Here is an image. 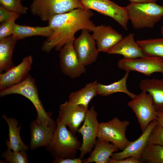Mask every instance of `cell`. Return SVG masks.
I'll use <instances>...</instances> for the list:
<instances>
[{"label":"cell","mask_w":163,"mask_h":163,"mask_svg":"<svg viewBox=\"0 0 163 163\" xmlns=\"http://www.w3.org/2000/svg\"><path fill=\"white\" fill-rule=\"evenodd\" d=\"M93 15L90 9L79 8L52 17L48 22L53 32L43 43L42 50L47 53L53 49L59 51L66 43L75 40L78 31L85 29L92 32L96 26L91 20Z\"/></svg>","instance_id":"6da1fadb"},{"label":"cell","mask_w":163,"mask_h":163,"mask_svg":"<svg viewBox=\"0 0 163 163\" xmlns=\"http://www.w3.org/2000/svg\"><path fill=\"white\" fill-rule=\"evenodd\" d=\"M12 94L22 95L31 102L36 109L37 115L35 120L38 123L56 127V122L51 117V113L46 111L39 98L34 78L29 74L21 82L0 90V97Z\"/></svg>","instance_id":"7a4b0ae2"},{"label":"cell","mask_w":163,"mask_h":163,"mask_svg":"<svg viewBox=\"0 0 163 163\" xmlns=\"http://www.w3.org/2000/svg\"><path fill=\"white\" fill-rule=\"evenodd\" d=\"M56 127L50 143L46 147L54 158H75L82 144L77 137L68 130L66 126L56 120Z\"/></svg>","instance_id":"3957f363"},{"label":"cell","mask_w":163,"mask_h":163,"mask_svg":"<svg viewBox=\"0 0 163 163\" xmlns=\"http://www.w3.org/2000/svg\"><path fill=\"white\" fill-rule=\"evenodd\" d=\"M126 7L134 29L152 28L163 16V6L156 2L130 3Z\"/></svg>","instance_id":"277c9868"},{"label":"cell","mask_w":163,"mask_h":163,"mask_svg":"<svg viewBox=\"0 0 163 163\" xmlns=\"http://www.w3.org/2000/svg\"><path fill=\"white\" fill-rule=\"evenodd\" d=\"M30 8L33 15L45 21L56 15L83 8L79 0H33Z\"/></svg>","instance_id":"5b68a950"},{"label":"cell","mask_w":163,"mask_h":163,"mask_svg":"<svg viewBox=\"0 0 163 163\" xmlns=\"http://www.w3.org/2000/svg\"><path fill=\"white\" fill-rule=\"evenodd\" d=\"M129 122L121 121L115 117L110 120L100 123L97 138L111 142L119 149L123 150L130 143L126 135Z\"/></svg>","instance_id":"8992f818"},{"label":"cell","mask_w":163,"mask_h":163,"mask_svg":"<svg viewBox=\"0 0 163 163\" xmlns=\"http://www.w3.org/2000/svg\"><path fill=\"white\" fill-rule=\"evenodd\" d=\"M83 8L93 10L113 19L126 30L129 21L127 8L110 0H79Z\"/></svg>","instance_id":"52a82bcc"},{"label":"cell","mask_w":163,"mask_h":163,"mask_svg":"<svg viewBox=\"0 0 163 163\" xmlns=\"http://www.w3.org/2000/svg\"><path fill=\"white\" fill-rule=\"evenodd\" d=\"M127 104L135 113L142 133L150 123L157 120V112L149 93L142 91Z\"/></svg>","instance_id":"ba28073f"},{"label":"cell","mask_w":163,"mask_h":163,"mask_svg":"<svg viewBox=\"0 0 163 163\" xmlns=\"http://www.w3.org/2000/svg\"><path fill=\"white\" fill-rule=\"evenodd\" d=\"M97 115L93 105L88 110L84 123L78 130V132L82 136V143L79 150L80 152L79 158L82 159L91 151L95 145L100 124Z\"/></svg>","instance_id":"9c48e42d"},{"label":"cell","mask_w":163,"mask_h":163,"mask_svg":"<svg viewBox=\"0 0 163 163\" xmlns=\"http://www.w3.org/2000/svg\"><path fill=\"white\" fill-rule=\"evenodd\" d=\"M117 66L126 72L136 71L148 76L157 72L163 75V59L158 57L144 56L133 59L123 58L118 60Z\"/></svg>","instance_id":"30bf717a"},{"label":"cell","mask_w":163,"mask_h":163,"mask_svg":"<svg viewBox=\"0 0 163 163\" xmlns=\"http://www.w3.org/2000/svg\"><path fill=\"white\" fill-rule=\"evenodd\" d=\"M73 41L65 44L59 50V54L61 71L72 78H77L86 72L85 66L80 61L75 52Z\"/></svg>","instance_id":"8fae6325"},{"label":"cell","mask_w":163,"mask_h":163,"mask_svg":"<svg viewBox=\"0 0 163 163\" xmlns=\"http://www.w3.org/2000/svg\"><path fill=\"white\" fill-rule=\"evenodd\" d=\"M89 32L86 29L82 30L80 35L73 41L74 48L78 59L85 66L95 62L99 52L96 41Z\"/></svg>","instance_id":"7c38bea8"},{"label":"cell","mask_w":163,"mask_h":163,"mask_svg":"<svg viewBox=\"0 0 163 163\" xmlns=\"http://www.w3.org/2000/svg\"><path fill=\"white\" fill-rule=\"evenodd\" d=\"M88 109L82 105L74 104L66 101L60 104L57 119L68 126L69 130L75 135Z\"/></svg>","instance_id":"4fadbf2b"},{"label":"cell","mask_w":163,"mask_h":163,"mask_svg":"<svg viewBox=\"0 0 163 163\" xmlns=\"http://www.w3.org/2000/svg\"><path fill=\"white\" fill-rule=\"evenodd\" d=\"M33 62L32 56L29 55L24 57L18 65L0 73V90L22 81L29 74Z\"/></svg>","instance_id":"5bb4252c"},{"label":"cell","mask_w":163,"mask_h":163,"mask_svg":"<svg viewBox=\"0 0 163 163\" xmlns=\"http://www.w3.org/2000/svg\"><path fill=\"white\" fill-rule=\"evenodd\" d=\"M158 124L156 120L152 121L137 139L133 142H131L121 152L113 153L111 158L115 160H119L132 157L140 161L141 154L147 144L149 134L153 128Z\"/></svg>","instance_id":"9a60e30c"},{"label":"cell","mask_w":163,"mask_h":163,"mask_svg":"<svg viewBox=\"0 0 163 163\" xmlns=\"http://www.w3.org/2000/svg\"><path fill=\"white\" fill-rule=\"evenodd\" d=\"M92 35L99 52L107 53L123 37L110 25H100L93 29Z\"/></svg>","instance_id":"2e32d148"},{"label":"cell","mask_w":163,"mask_h":163,"mask_svg":"<svg viewBox=\"0 0 163 163\" xmlns=\"http://www.w3.org/2000/svg\"><path fill=\"white\" fill-rule=\"evenodd\" d=\"M134 34L130 33L123 37L108 52L110 54L122 55L127 59H133L144 56L141 48L135 41Z\"/></svg>","instance_id":"e0dca14e"},{"label":"cell","mask_w":163,"mask_h":163,"mask_svg":"<svg viewBox=\"0 0 163 163\" xmlns=\"http://www.w3.org/2000/svg\"><path fill=\"white\" fill-rule=\"evenodd\" d=\"M56 127L40 124L35 120L32 121L30 123V150L48 145L53 138Z\"/></svg>","instance_id":"ac0fdd59"},{"label":"cell","mask_w":163,"mask_h":163,"mask_svg":"<svg viewBox=\"0 0 163 163\" xmlns=\"http://www.w3.org/2000/svg\"><path fill=\"white\" fill-rule=\"evenodd\" d=\"M139 87L142 91L150 94L156 111L163 112V79H142Z\"/></svg>","instance_id":"d6986e66"},{"label":"cell","mask_w":163,"mask_h":163,"mask_svg":"<svg viewBox=\"0 0 163 163\" xmlns=\"http://www.w3.org/2000/svg\"><path fill=\"white\" fill-rule=\"evenodd\" d=\"M2 118L7 122L8 126L9 140L7 139L5 143L8 148L15 152L27 151L29 147L22 141L20 135L21 128V124L18 125L17 120L14 118H8L3 113Z\"/></svg>","instance_id":"ffe728a7"},{"label":"cell","mask_w":163,"mask_h":163,"mask_svg":"<svg viewBox=\"0 0 163 163\" xmlns=\"http://www.w3.org/2000/svg\"><path fill=\"white\" fill-rule=\"evenodd\" d=\"M119 150L113 143L98 139L94 150L88 158L83 159V163H107L112 154Z\"/></svg>","instance_id":"44dd1931"},{"label":"cell","mask_w":163,"mask_h":163,"mask_svg":"<svg viewBox=\"0 0 163 163\" xmlns=\"http://www.w3.org/2000/svg\"><path fill=\"white\" fill-rule=\"evenodd\" d=\"M98 83L96 81L90 82L81 89L72 92L67 101L71 104L88 108L90 102L97 95Z\"/></svg>","instance_id":"7402d4cb"},{"label":"cell","mask_w":163,"mask_h":163,"mask_svg":"<svg viewBox=\"0 0 163 163\" xmlns=\"http://www.w3.org/2000/svg\"><path fill=\"white\" fill-rule=\"evenodd\" d=\"M17 41L12 35L0 39V73L14 66L12 57Z\"/></svg>","instance_id":"603a6c76"},{"label":"cell","mask_w":163,"mask_h":163,"mask_svg":"<svg viewBox=\"0 0 163 163\" xmlns=\"http://www.w3.org/2000/svg\"><path fill=\"white\" fill-rule=\"evenodd\" d=\"M53 31L48 25L45 27H32L15 24L13 36L18 40L33 36L49 37Z\"/></svg>","instance_id":"cb8c5ba5"},{"label":"cell","mask_w":163,"mask_h":163,"mask_svg":"<svg viewBox=\"0 0 163 163\" xmlns=\"http://www.w3.org/2000/svg\"><path fill=\"white\" fill-rule=\"evenodd\" d=\"M129 72H126L123 77L119 80L108 85H104L98 83L97 95L107 96L117 92H122L128 95L132 99L136 97L137 95L128 90L126 81Z\"/></svg>","instance_id":"d4e9b609"},{"label":"cell","mask_w":163,"mask_h":163,"mask_svg":"<svg viewBox=\"0 0 163 163\" xmlns=\"http://www.w3.org/2000/svg\"><path fill=\"white\" fill-rule=\"evenodd\" d=\"M136 41L145 56L158 57L163 59V37Z\"/></svg>","instance_id":"484cf974"},{"label":"cell","mask_w":163,"mask_h":163,"mask_svg":"<svg viewBox=\"0 0 163 163\" xmlns=\"http://www.w3.org/2000/svg\"><path fill=\"white\" fill-rule=\"evenodd\" d=\"M142 163H163V147L147 144L140 159Z\"/></svg>","instance_id":"4316f807"},{"label":"cell","mask_w":163,"mask_h":163,"mask_svg":"<svg viewBox=\"0 0 163 163\" xmlns=\"http://www.w3.org/2000/svg\"><path fill=\"white\" fill-rule=\"evenodd\" d=\"M8 148L1 154L6 162L10 163H28V156L26 151L15 152Z\"/></svg>","instance_id":"83f0119b"},{"label":"cell","mask_w":163,"mask_h":163,"mask_svg":"<svg viewBox=\"0 0 163 163\" xmlns=\"http://www.w3.org/2000/svg\"><path fill=\"white\" fill-rule=\"evenodd\" d=\"M0 3L6 9L20 14L27 13V8L23 6L20 0H0Z\"/></svg>","instance_id":"f1b7e54d"},{"label":"cell","mask_w":163,"mask_h":163,"mask_svg":"<svg viewBox=\"0 0 163 163\" xmlns=\"http://www.w3.org/2000/svg\"><path fill=\"white\" fill-rule=\"evenodd\" d=\"M147 144H157L163 147V126L158 124L153 128Z\"/></svg>","instance_id":"f546056e"},{"label":"cell","mask_w":163,"mask_h":163,"mask_svg":"<svg viewBox=\"0 0 163 163\" xmlns=\"http://www.w3.org/2000/svg\"><path fill=\"white\" fill-rule=\"evenodd\" d=\"M16 12L8 10L2 5H0V23L6 21L15 22L20 16Z\"/></svg>","instance_id":"4dcf8cb0"},{"label":"cell","mask_w":163,"mask_h":163,"mask_svg":"<svg viewBox=\"0 0 163 163\" xmlns=\"http://www.w3.org/2000/svg\"><path fill=\"white\" fill-rule=\"evenodd\" d=\"M15 22L6 21L1 23L0 39L12 35L14 32Z\"/></svg>","instance_id":"1f68e13d"},{"label":"cell","mask_w":163,"mask_h":163,"mask_svg":"<svg viewBox=\"0 0 163 163\" xmlns=\"http://www.w3.org/2000/svg\"><path fill=\"white\" fill-rule=\"evenodd\" d=\"M107 163H142L141 162L135 158L129 157L122 159L117 160L110 158Z\"/></svg>","instance_id":"d6a6232c"},{"label":"cell","mask_w":163,"mask_h":163,"mask_svg":"<svg viewBox=\"0 0 163 163\" xmlns=\"http://www.w3.org/2000/svg\"><path fill=\"white\" fill-rule=\"evenodd\" d=\"M53 163H82L83 159L80 158H54Z\"/></svg>","instance_id":"836d02e7"},{"label":"cell","mask_w":163,"mask_h":163,"mask_svg":"<svg viewBox=\"0 0 163 163\" xmlns=\"http://www.w3.org/2000/svg\"><path fill=\"white\" fill-rule=\"evenodd\" d=\"M157 120L158 124L163 126V112H157Z\"/></svg>","instance_id":"e575fe53"},{"label":"cell","mask_w":163,"mask_h":163,"mask_svg":"<svg viewBox=\"0 0 163 163\" xmlns=\"http://www.w3.org/2000/svg\"><path fill=\"white\" fill-rule=\"evenodd\" d=\"M130 3H143L147 2H156L157 0H129Z\"/></svg>","instance_id":"d590c367"},{"label":"cell","mask_w":163,"mask_h":163,"mask_svg":"<svg viewBox=\"0 0 163 163\" xmlns=\"http://www.w3.org/2000/svg\"><path fill=\"white\" fill-rule=\"evenodd\" d=\"M161 31L162 36L163 37V25L161 29Z\"/></svg>","instance_id":"8d00e7d4"},{"label":"cell","mask_w":163,"mask_h":163,"mask_svg":"<svg viewBox=\"0 0 163 163\" xmlns=\"http://www.w3.org/2000/svg\"><path fill=\"white\" fill-rule=\"evenodd\" d=\"M23 0H20V1L21 2V1H23Z\"/></svg>","instance_id":"74e56055"}]
</instances>
